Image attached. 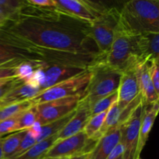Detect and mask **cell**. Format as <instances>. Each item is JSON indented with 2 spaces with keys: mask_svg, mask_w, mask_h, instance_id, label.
I'll use <instances>...</instances> for the list:
<instances>
[{
  "mask_svg": "<svg viewBox=\"0 0 159 159\" xmlns=\"http://www.w3.org/2000/svg\"><path fill=\"white\" fill-rule=\"evenodd\" d=\"M88 25L57 10L26 6L3 29L25 43L47 51L98 55L89 47Z\"/></svg>",
  "mask_w": 159,
  "mask_h": 159,
  "instance_id": "cell-1",
  "label": "cell"
},
{
  "mask_svg": "<svg viewBox=\"0 0 159 159\" xmlns=\"http://www.w3.org/2000/svg\"><path fill=\"white\" fill-rule=\"evenodd\" d=\"M120 20L136 35L159 33L158 0H130L120 11Z\"/></svg>",
  "mask_w": 159,
  "mask_h": 159,
  "instance_id": "cell-2",
  "label": "cell"
},
{
  "mask_svg": "<svg viewBox=\"0 0 159 159\" xmlns=\"http://www.w3.org/2000/svg\"><path fill=\"white\" fill-rule=\"evenodd\" d=\"M90 79L82 98L90 106L99 99L117 91L121 72L109 66L103 58L98 57L87 68Z\"/></svg>",
  "mask_w": 159,
  "mask_h": 159,
  "instance_id": "cell-3",
  "label": "cell"
},
{
  "mask_svg": "<svg viewBox=\"0 0 159 159\" xmlns=\"http://www.w3.org/2000/svg\"><path fill=\"white\" fill-rule=\"evenodd\" d=\"M57 58L55 51L31 46L4 29L0 30V65L14 61H28L49 64Z\"/></svg>",
  "mask_w": 159,
  "mask_h": 159,
  "instance_id": "cell-4",
  "label": "cell"
},
{
  "mask_svg": "<svg viewBox=\"0 0 159 159\" xmlns=\"http://www.w3.org/2000/svg\"><path fill=\"white\" fill-rule=\"evenodd\" d=\"M136 35L121 20H118L110 51L104 58L106 63L113 69L122 72L139 59L136 54Z\"/></svg>",
  "mask_w": 159,
  "mask_h": 159,
  "instance_id": "cell-5",
  "label": "cell"
},
{
  "mask_svg": "<svg viewBox=\"0 0 159 159\" xmlns=\"http://www.w3.org/2000/svg\"><path fill=\"white\" fill-rule=\"evenodd\" d=\"M120 17V11L116 8H107L97 19L88 25L89 37L97 48L98 55L105 58L110 51L115 30Z\"/></svg>",
  "mask_w": 159,
  "mask_h": 159,
  "instance_id": "cell-6",
  "label": "cell"
},
{
  "mask_svg": "<svg viewBox=\"0 0 159 159\" xmlns=\"http://www.w3.org/2000/svg\"><path fill=\"white\" fill-rule=\"evenodd\" d=\"M90 79L88 69L77 75L57 83L40 92L30 99L34 106L74 96H83Z\"/></svg>",
  "mask_w": 159,
  "mask_h": 159,
  "instance_id": "cell-7",
  "label": "cell"
},
{
  "mask_svg": "<svg viewBox=\"0 0 159 159\" xmlns=\"http://www.w3.org/2000/svg\"><path fill=\"white\" fill-rule=\"evenodd\" d=\"M57 11L75 20L90 24L107 8L88 0H54Z\"/></svg>",
  "mask_w": 159,
  "mask_h": 159,
  "instance_id": "cell-8",
  "label": "cell"
},
{
  "mask_svg": "<svg viewBox=\"0 0 159 159\" xmlns=\"http://www.w3.org/2000/svg\"><path fill=\"white\" fill-rule=\"evenodd\" d=\"M94 141L89 139L84 131L58 140L48 149L43 157L55 158H70L77 155L88 154L95 144Z\"/></svg>",
  "mask_w": 159,
  "mask_h": 159,
  "instance_id": "cell-9",
  "label": "cell"
},
{
  "mask_svg": "<svg viewBox=\"0 0 159 159\" xmlns=\"http://www.w3.org/2000/svg\"><path fill=\"white\" fill-rule=\"evenodd\" d=\"M82 98V96H70L34 106L37 122L43 126L65 117L76 110Z\"/></svg>",
  "mask_w": 159,
  "mask_h": 159,
  "instance_id": "cell-10",
  "label": "cell"
},
{
  "mask_svg": "<svg viewBox=\"0 0 159 159\" xmlns=\"http://www.w3.org/2000/svg\"><path fill=\"white\" fill-rule=\"evenodd\" d=\"M145 103L142 99L120 127V142L124 147V159H134L139 130Z\"/></svg>",
  "mask_w": 159,
  "mask_h": 159,
  "instance_id": "cell-11",
  "label": "cell"
},
{
  "mask_svg": "<svg viewBox=\"0 0 159 159\" xmlns=\"http://www.w3.org/2000/svg\"><path fill=\"white\" fill-rule=\"evenodd\" d=\"M138 61L132 64L121 72L120 80L117 89L116 102L117 105L122 110H124L140 95L136 71H135V66Z\"/></svg>",
  "mask_w": 159,
  "mask_h": 159,
  "instance_id": "cell-12",
  "label": "cell"
},
{
  "mask_svg": "<svg viewBox=\"0 0 159 159\" xmlns=\"http://www.w3.org/2000/svg\"><path fill=\"white\" fill-rule=\"evenodd\" d=\"M87 68L72 65L64 64H46L43 70L44 80L40 86V92L57 83L70 79L83 72Z\"/></svg>",
  "mask_w": 159,
  "mask_h": 159,
  "instance_id": "cell-13",
  "label": "cell"
},
{
  "mask_svg": "<svg viewBox=\"0 0 159 159\" xmlns=\"http://www.w3.org/2000/svg\"><path fill=\"white\" fill-rule=\"evenodd\" d=\"M90 117L89 105L85 99L82 98L73 116L66 125L57 134V141L65 139L82 131Z\"/></svg>",
  "mask_w": 159,
  "mask_h": 159,
  "instance_id": "cell-14",
  "label": "cell"
},
{
  "mask_svg": "<svg viewBox=\"0 0 159 159\" xmlns=\"http://www.w3.org/2000/svg\"><path fill=\"white\" fill-rule=\"evenodd\" d=\"M120 127L121 124H118L102 135L87 154L86 159H107L120 141Z\"/></svg>",
  "mask_w": 159,
  "mask_h": 159,
  "instance_id": "cell-15",
  "label": "cell"
},
{
  "mask_svg": "<svg viewBox=\"0 0 159 159\" xmlns=\"http://www.w3.org/2000/svg\"><path fill=\"white\" fill-rule=\"evenodd\" d=\"M140 95L146 105L158 102L159 96L155 92L148 71V61L139 60L135 66Z\"/></svg>",
  "mask_w": 159,
  "mask_h": 159,
  "instance_id": "cell-16",
  "label": "cell"
},
{
  "mask_svg": "<svg viewBox=\"0 0 159 159\" xmlns=\"http://www.w3.org/2000/svg\"><path fill=\"white\" fill-rule=\"evenodd\" d=\"M136 54L139 60L158 62L159 33L138 35L136 40Z\"/></svg>",
  "mask_w": 159,
  "mask_h": 159,
  "instance_id": "cell-17",
  "label": "cell"
},
{
  "mask_svg": "<svg viewBox=\"0 0 159 159\" xmlns=\"http://www.w3.org/2000/svg\"><path fill=\"white\" fill-rule=\"evenodd\" d=\"M158 113V102L150 105H144L142 119L139 130L138 145L135 152L134 159H141V154L148 139L149 134L152 130L155 119Z\"/></svg>",
  "mask_w": 159,
  "mask_h": 159,
  "instance_id": "cell-18",
  "label": "cell"
},
{
  "mask_svg": "<svg viewBox=\"0 0 159 159\" xmlns=\"http://www.w3.org/2000/svg\"><path fill=\"white\" fill-rule=\"evenodd\" d=\"M40 92L38 87L27 83H21L9 90L0 100V107L16 102L30 100Z\"/></svg>",
  "mask_w": 159,
  "mask_h": 159,
  "instance_id": "cell-19",
  "label": "cell"
},
{
  "mask_svg": "<svg viewBox=\"0 0 159 159\" xmlns=\"http://www.w3.org/2000/svg\"><path fill=\"white\" fill-rule=\"evenodd\" d=\"M57 141V134L37 142L32 148L18 156L9 159H40L43 158L48 149Z\"/></svg>",
  "mask_w": 159,
  "mask_h": 159,
  "instance_id": "cell-20",
  "label": "cell"
},
{
  "mask_svg": "<svg viewBox=\"0 0 159 159\" xmlns=\"http://www.w3.org/2000/svg\"><path fill=\"white\" fill-rule=\"evenodd\" d=\"M122 109L117 105V102H115L113 105L110 107V108L107 110V114H106L105 120L98 133L97 136L96 138V141H97L101 137L105 134L107 131L111 130L114 127H116L118 124H120V117L123 112Z\"/></svg>",
  "mask_w": 159,
  "mask_h": 159,
  "instance_id": "cell-21",
  "label": "cell"
},
{
  "mask_svg": "<svg viewBox=\"0 0 159 159\" xmlns=\"http://www.w3.org/2000/svg\"><path fill=\"white\" fill-rule=\"evenodd\" d=\"M26 132V130H20L14 132L13 134H11L6 138H2L3 159H9L13 156Z\"/></svg>",
  "mask_w": 159,
  "mask_h": 159,
  "instance_id": "cell-22",
  "label": "cell"
},
{
  "mask_svg": "<svg viewBox=\"0 0 159 159\" xmlns=\"http://www.w3.org/2000/svg\"><path fill=\"white\" fill-rule=\"evenodd\" d=\"M75 111L71 112V113L67 115L65 117L61 118V119L54 121V122L50 123V124L41 126V127H40V135H39L38 138H37V142L41 141H43V140H45L47 139V138H50V137L57 134L58 133L65 125H66L67 123L68 122V120L71 119V116H72L73 114L75 113Z\"/></svg>",
  "mask_w": 159,
  "mask_h": 159,
  "instance_id": "cell-23",
  "label": "cell"
},
{
  "mask_svg": "<svg viewBox=\"0 0 159 159\" xmlns=\"http://www.w3.org/2000/svg\"><path fill=\"white\" fill-rule=\"evenodd\" d=\"M107 112V111L103 112V113L91 116L87 124H85V127H84V133L86 134L89 139L94 141V142H96V138L99 133V130H100L101 127H102V124H103Z\"/></svg>",
  "mask_w": 159,
  "mask_h": 159,
  "instance_id": "cell-24",
  "label": "cell"
},
{
  "mask_svg": "<svg viewBox=\"0 0 159 159\" xmlns=\"http://www.w3.org/2000/svg\"><path fill=\"white\" fill-rule=\"evenodd\" d=\"M34 105L30 102V100H26L0 107V121H2L19 113H23L32 107Z\"/></svg>",
  "mask_w": 159,
  "mask_h": 159,
  "instance_id": "cell-25",
  "label": "cell"
},
{
  "mask_svg": "<svg viewBox=\"0 0 159 159\" xmlns=\"http://www.w3.org/2000/svg\"><path fill=\"white\" fill-rule=\"evenodd\" d=\"M116 101H117V91L99 99L89 107L90 116H93L107 111Z\"/></svg>",
  "mask_w": 159,
  "mask_h": 159,
  "instance_id": "cell-26",
  "label": "cell"
},
{
  "mask_svg": "<svg viewBox=\"0 0 159 159\" xmlns=\"http://www.w3.org/2000/svg\"><path fill=\"white\" fill-rule=\"evenodd\" d=\"M36 122H37V112L34 106H33L20 115L17 124V131L29 130Z\"/></svg>",
  "mask_w": 159,
  "mask_h": 159,
  "instance_id": "cell-27",
  "label": "cell"
},
{
  "mask_svg": "<svg viewBox=\"0 0 159 159\" xmlns=\"http://www.w3.org/2000/svg\"><path fill=\"white\" fill-rule=\"evenodd\" d=\"M23 113H19L2 121H0V137L1 138H2L3 135L5 134L17 131V124H18L19 118Z\"/></svg>",
  "mask_w": 159,
  "mask_h": 159,
  "instance_id": "cell-28",
  "label": "cell"
},
{
  "mask_svg": "<svg viewBox=\"0 0 159 159\" xmlns=\"http://www.w3.org/2000/svg\"><path fill=\"white\" fill-rule=\"evenodd\" d=\"M24 61H14L0 65V82L16 79V67Z\"/></svg>",
  "mask_w": 159,
  "mask_h": 159,
  "instance_id": "cell-29",
  "label": "cell"
},
{
  "mask_svg": "<svg viewBox=\"0 0 159 159\" xmlns=\"http://www.w3.org/2000/svg\"><path fill=\"white\" fill-rule=\"evenodd\" d=\"M37 142V138H36L29 130H26V134H25L24 137H23V139H22L18 148L16 149V152L14 153L13 156H12V158L20 155L21 154H23V152L27 151L28 149L32 148Z\"/></svg>",
  "mask_w": 159,
  "mask_h": 159,
  "instance_id": "cell-30",
  "label": "cell"
},
{
  "mask_svg": "<svg viewBox=\"0 0 159 159\" xmlns=\"http://www.w3.org/2000/svg\"><path fill=\"white\" fill-rule=\"evenodd\" d=\"M148 71L150 75L153 86L155 92L159 96V73H158V62L148 61Z\"/></svg>",
  "mask_w": 159,
  "mask_h": 159,
  "instance_id": "cell-31",
  "label": "cell"
},
{
  "mask_svg": "<svg viewBox=\"0 0 159 159\" xmlns=\"http://www.w3.org/2000/svg\"><path fill=\"white\" fill-rule=\"evenodd\" d=\"M26 3L33 7L43 9L57 10L54 0H26Z\"/></svg>",
  "mask_w": 159,
  "mask_h": 159,
  "instance_id": "cell-32",
  "label": "cell"
},
{
  "mask_svg": "<svg viewBox=\"0 0 159 159\" xmlns=\"http://www.w3.org/2000/svg\"><path fill=\"white\" fill-rule=\"evenodd\" d=\"M23 83L21 81H20L17 79H12L8 80L7 82H6L5 83H3L2 85H0V100H1L2 98L8 93L10 89H12V88H14L16 85H20V84Z\"/></svg>",
  "mask_w": 159,
  "mask_h": 159,
  "instance_id": "cell-33",
  "label": "cell"
},
{
  "mask_svg": "<svg viewBox=\"0 0 159 159\" xmlns=\"http://www.w3.org/2000/svg\"><path fill=\"white\" fill-rule=\"evenodd\" d=\"M124 147L122 143L120 141L117 144H116V147L112 150V152H110V154L109 155V156L107 157V159H116L119 157L124 155Z\"/></svg>",
  "mask_w": 159,
  "mask_h": 159,
  "instance_id": "cell-34",
  "label": "cell"
},
{
  "mask_svg": "<svg viewBox=\"0 0 159 159\" xmlns=\"http://www.w3.org/2000/svg\"><path fill=\"white\" fill-rule=\"evenodd\" d=\"M10 18L9 16L6 13L4 10L0 7V23L3 24H7L9 22H10Z\"/></svg>",
  "mask_w": 159,
  "mask_h": 159,
  "instance_id": "cell-35",
  "label": "cell"
},
{
  "mask_svg": "<svg viewBox=\"0 0 159 159\" xmlns=\"http://www.w3.org/2000/svg\"><path fill=\"white\" fill-rule=\"evenodd\" d=\"M86 157H87V154H83V155L71 157V158H70L69 159H86Z\"/></svg>",
  "mask_w": 159,
  "mask_h": 159,
  "instance_id": "cell-36",
  "label": "cell"
},
{
  "mask_svg": "<svg viewBox=\"0 0 159 159\" xmlns=\"http://www.w3.org/2000/svg\"><path fill=\"white\" fill-rule=\"evenodd\" d=\"M2 138L0 139V159H3V154H2Z\"/></svg>",
  "mask_w": 159,
  "mask_h": 159,
  "instance_id": "cell-37",
  "label": "cell"
},
{
  "mask_svg": "<svg viewBox=\"0 0 159 159\" xmlns=\"http://www.w3.org/2000/svg\"><path fill=\"white\" fill-rule=\"evenodd\" d=\"M40 159H69V158H46V157H43V158Z\"/></svg>",
  "mask_w": 159,
  "mask_h": 159,
  "instance_id": "cell-38",
  "label": "cell"
},
{
  "mask_svg": "<svg viewBox=\"0 0 159 159\" xmlns=\"http://www.w3.org/2000/svg\"><path fill=\"white\" fill-rule=\"evenodd\" d=\"M6 24H3V23H0V30H1L2 29H3V28L6 26Z\"/></svg>",
  "mask_w": 159,
  "mask_h": 159,
  "instance_id": "cell-39",
  "label": "cell"
},
{
  "mask_svg": "<svg viewBox=\"0 0 159 159\" xmlns=\"http://www.w3.org/2000/svg\"><path fill=\"white\" fill-rule=\"evenodd\" d=\"M7 81H8V80H5V81H1V82H0V85H2V84H3V83H5V82H7Z\"/></svg>",
  "mask_w": 159,
  "mask_h": 159,
  "instance_id": "cell-40",
  "label": "cell"
},
{
  "mask_svg": "<svg viewBox=\"0 0 159 159\" xmlns=\"http://www.w3.org/2000/svg\"><path fill=\"white\" fill-rule=\"evenodd\" d=\"M116 159H124V158H123V155H122V156L119 157V158H116Z\"/></svg>",
  "mask_w": 159,
  "mask_h": 159,
  "instance_id": "cell-41",
  "label": "cell"
},
{
  "mask_svg": "<svg viewBox=\"0 0 159 159\" xmlns=\"http://www.w3.org/2000/svg\"><path fill=\"white\" fill-rule=\"evenodd\" d=\"M1 138H1V137H0V139H1Z\"/></svg>",
  "mask_w": 159,
  "mask_h": 159,
  "instance_id": "cell-42",
  "label": "cell"
}]
</instances>
